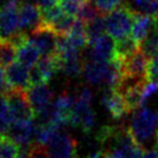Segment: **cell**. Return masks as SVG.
<instances>
[{
  "label": "cell",
  "instance_id": "cell-20",
  "mask_svg": "<svg viewBox=\"0 0 158 158\" xmlns=\"http://www.w3.org/2000/svg\"><path fill=\"white\" fill-rule=\"evenodd\" d=\"M87 31V38H88V45L91 46L99 37L105 35L106 32V22H105V15L101 14L92 21L87 23L85 27Z\"/></svg>",
  "mask_w": 158,
  "mask_h": 158
},
{
  "label": "cell",
  "instance_id": "cell-22",
  "mask_svg": "<svg viewBox=\"0 0 158 158\" xmlns=\"http://www.w3.org/2000/svg\"><path fill=\"white\" fill-rule=\"evenodd\" d=\"M123 5L135 15H154V0H123Z\"/></svg>",
  "mask_w": 158,
  "mask_h": 158
},
{
  "label": "cell",
  "instance_id": "cell-5",
  "mask_svg": "<svg viewBox=\"0 0 158 158\" xmlns=\"http://www.w3.org/2000/svg\"><path fill=\"white\" fill-rule=\"evenodd\" d=\"M9 106V114L13 123L34 120L35 112L31 107L27 90L10 88L5 94Z\"/></svg>",
  "mask_w": 158,
  "mask_h": 158
},
{
  "label": "cell",
  "instance_id": "cell-33",
  "mask_svg": "<svg viewBox=\"0 0 158 158\" xmlns=\"http://www.w3.org/2000/svg\"><path fill=\"white\" fill-rule=\"evenodd\" d=\"M87 158H103V155H102V151H96V152L91 154Z\"/></svg>",
  "mask_w": 158,
  "mask_h": 158
},
{
  "label": "cell",
  "instance_id": "cell-24",
  "mask_svg": "<svg viewBox=\"0 0 158 158\" xmlns=\"http://www.w3.org/2000/svg\"><path fill=\"white\" fill-rule=\"evenodd\" d=\"M16 60V48L10 42H0V68L6 69Z\"/></svg>",
  "mask_w": 158,
  "mask_h": 158
},
{
  "label": "cell",
  "instance_id": "cell-19",
  "mask_svg": "<svg viewBox=\"0 0 158 158\" xmlns=\"http://www.w3.org/2000/svg\"><path fill=\"white\" fill-rule=\"evenodd\" d=\"M140 50V43L133 38V36H127L121 40H115V57L123 59V61Z\"/></svg>",
  "mask_w": 158,
  "mask_h": 158
},
{
  "label": "cell",
  "instance_id": "cell-7",
  "mask_svg": "<svg viewBox=\"0 0 158 158\" xmlns=\"http://www.w3.org/2000/svg\"><path fill=\"white\" fill-rule=\"evenodd\" d=\"M28 38L40 50L42 56L54 57L58 53V35L45 24H40L28 34Z\"/></svg>",
  "mask_w": 158,
  "mask_h": 158
},
{
  "label": "cell",
  "instance_id": "cell-32",
  "mask_svg": "<svg viewBox=\"0 0 158 158\" xmlns=\"http://www.w3.org/2000/svg\"><path fill=\"white\" fill-rule=\"evenodd\" d=\"M142 158H158V155L155 150H148L147 152L143 154V157Z\"/></svg>",
  "mask_w": 158,
  "mask_h": 158
},
{
  "label": "cell",
  "instance_id": "cell-25",
  "mask_svg": "<svg viewBox=\"0 0 158 158\" xmlns=\"http://www.w3.org/2000/svg\"><path fill=\"white\" fill-rule=\"evenodd\" d=\"M99 9L97 8V6L95 5V2L92 0H87L84 5L82 6V8L80 9V12L77 13L76 18L83 21V22L88 23L90 21H92L94 19H96L98 15H101Z\"/></svg>",
  "mask_w": 158,
  "mask_h": 158
},
{
  "label": "cell",
  "instance_id": "cell-26",
  "mask_svg": "<svg viewBox=\"0 0 158 158\" xmlns=\"http://www.w3.org/2000/svg\"><path fill=\"white\" fill-rule=\"evenodd\" d=\"M85 1L87 0H59L58 5L60 6L64 13L72 16H76Z\"/></svg>",
  "mask_w": 158,
  "mask_h": 158
},
{
  "label": "cell",
  "instance_id": "cell-17",
  "mask_svg": "<svg viewBox=\"0 0 158 158\" xmlns=\"http://www.w3.org/2000/svg\"><path fill=\"white\" fill-rule=\"evenodd\" d=\"M87 23L76 19L74 26L69 31V34L66 35L67 40L70 46L77 50H82L88 45V38H87V31H85Z\"/></svg>",
  "mask_w": 158,
  "mask_h": 158
},
{
  "label": "cell",
  "instance_id": "cell-11",
  "mask_svg": "<svg viewBox=\"0 0 158 158\" xmlns=\"http://www.w3.org/2000/svg\"><path fill=\"white\" fill-rule=\"evenodd\" d=\"M5 77L10 88L13 89H27L30 87V68L14 61L5 69Z\"/></svg>",
  "mask_w": 158,
  "mask_h": 158
},
{
  "label": "cell",
  "instance_id": "cell-38",
  "mask_svg": "<svg viewBox=\"0 0 158 158\" xmlns=\"http://www.w3.org/2000/svg\"><path fill=\"white\" fill-rule=\"evenodd\" d=\"M157 136H158V134H157Z\"/></svg>",
  "mask_w": 158,
  "mask_h": 158
},
{
  "label": "cell",
  "instance_id": "cell-31",
  "mask_svg": "<svg viewBox=\"0 0 158 158\" xmlns=\"http://www.w3.org/2000/svg\"><path fill=\"white\" fill-rule=\"evenodd\" d=\"M37 6H40V9L48 8V7H51V6H54L59 2V0H34Z\"/></svg>",
  "mask_w": 158,
  "mask_h": 158
},
{
  "label": "cell",
  "instance_id": "cell-37",
  "mask_svg": "<svg viewBox=\"0 0 158 158\" xmlns=\"http://www.w3.org/2000/svg\"><path fill=\"white\" fill-rule=\"evenodd\" d=\"M157 134H158V131H157Z\"/></svg>",
  "mask_w": 158,
  "mask_h": 158
},
{
  "label": "cell",
  "instance_id": "cell-30",
  "mask_svg": "<svg viewBox=\"0 0 158 158\" xmlns=\"http://www.w3.org/2000/svg\"><path fill=\"white\" fill-rule=\"evenodd\" d=\"M149 81L158 82V53L150 59L149 62Z\"/></svg>",
  "mask_w": 158,
  "mask_h": 158
},
{
  "label": "cell",
  "instance_id": "cell-1",
  "mask_svg": "<svg viewBox=\"0 0 158 158\" xmlns=\"http://www.w3.org/2000/svg\"><path fill=\"white\" fill-rule=\"evenodd\" d=\"M94 94L89 87L81 89L76 96V102L69 114V126L81 128L85 134L92 131L96 121V113L92 109Z\"/></svg>",
  "mask_w": 158,
  "mask_h": 158
},
{
  "label": "cell",
  "instance_id": "cell-13",
  "mask_svg": "<svg viewBox=\"0 0 158 158\" xmlns=\"http://www.w3.org/2000/svg\"><path fill=\"white\" fill-rule=\"evenodd\" d=\"M27 95L31 104V107L36 114H38L48 106L52 104L53 92L48 88V84H38L32 85L27 89Z\"/></svg>",
  "mask_w": 158,
  "mask_h": 158
},
{
  "label": "cell",
  "instance_id": "cell-15",
  "mask_svg": "<svg viewBox=\"0 0 158 158\" xmlns=\"http://www.w3.org/2000/svg\"><path fill=\"white\" fill-rule=\"evenodd\" d=\"M109 62L87 59L83 66V76L90 84H104Z\"/></svg>",
  "mask_w": 158,
  "mask_h": 158
},
{
  "label": "cell",
  "instance_id": "cell-3",
  "mask_svg": "<svg viewBox=\"0 0 158 158\" xmlns=\"http://www.w3.org/2000/svg\"><path fill=\"white\" fill-rule=\"evenodd\" d=\"M135 18V14L123 4L118 8L105 14L106 31L115 40L127 37L132 34Z\"/></svg>",
  "mask_w": 158,
  "mask_h": 158
},
{
  "label": "cell",
  "instance_id": "cell-34",
  "mask_svg": "<svg viewBox=\"0 0 158 158\" xmlns=\"http://www.w3.org/2000/svg\"><path fill=\"white\" fill-rule=\"evenodd\" d=\"M154 16H158V0H154Z\"/></svg>",
  "mask_w": 158,
  "mask_h": 158
},
{
  "label": "cell",
  "instance_id": "cell-12",
  "mask_svg": "<svg viewBox=\"0 0 158 158\" xmlns=\"http://www.w3.org/2000/svg\"><path fill=\"white\" fill-rule=\"evenodd\" d=\"M115 57V40L110 35H103L90 46L88 59L109 62Z\"/></svg>",
  "mask_w": 158,
  "mask_h": 158
},
{
  "label": "cell",
  "instance_id": "cell-23",
  "mask_svg": "<svg viewBox=\"0 0 158 158\" xmlns=\"http://www.w3.org/2000/svg\"><path fill=\"white\" fill-rule=\"evenodd\" d=\"M21 152V145L8 135L0 136V158H18Z\"/></svg>",
  "mask_w": 158,
  "mask_h": 158
},
{
  "label": "cell",
  "instance_id": "cell-9",
  "mask_svg": "<svg viewBox=\"0 0 158 158\" xmlns=\"http://www.w3.org/2000/svg\"><path fill=\"white\" fill-rule=\"evenodd\" d=\"M101 103L113 120H120L127 112H129L123 94L117 89L106 88L102 94Z\"/></svg>",
  "mask_w": 158,
  "mask_h": 158
},
{
  "label": "cell",
  "instance_id": "cell-4",
  "mask_svg": "<svg viewBox=\"0 0 158 158\" xmlns=\"http://www.w3.org/2000/svg\"><path fill=\"white\" fill-rule=\"evenodd\" d=\"M20 0H8L0 6V42H13L20 35L21 24L19 15Z\"/></svg>",
  "mask_w": 158,
  "mask_h": 158
},
{
  "label": "cell",
  "instance_id": "cell-29",
  "mask_svg": "<svg viewBox=\"0 0 158 158\" xmlns=\"http://www.w3.org/2000/svg\"><path fill=\"white\" fill-rule=\"evenodd\" d=\"M158 92V82L148 81L143 87V105Z\"/></svg>",
  "mask_w": 158,
  "mask_h": 158
},
{
  "label": "cell",
  "instance_id": "cell-27",
  "mask_svg": "<svg viewBox=\"0 0 158 158\" xmlns=\"http://www.w3.org/2000/svg\"><path fill=\"white\" fill-rule=\"evenodd\" d=\"M102 14H107L123 4V0H92Z\"/></svg>",
  "mask_w": 158,
  "mask_h": 158
},
{
  "label": "cell",
  "instance_id": "cell-6",
  "mask_svg": "<svg viewBox=\"0 0 158 158\" xmlns=\"http://www.w3.org/2000/svg\"><path fill=\"white\" fill-rule=\"evenodd\" d=\"M50 158H76L77 141L69 133L58 129L45 145Z\"/></svg>",
  "mask_w": 158,
  "mask_h": 158
},
{
  "label": "cell",
  "instance_id": "cell-10",
  "mask_svg": "<svg viewBox=\"0 0 158 158\" xmlns=\"http://www.w3.org/2000/svg\"><path fill=\"white\" fill-rule=\"evenodd\" d=\"M19 15H20V24L21 31L24 34H29L37 27L43 24L42 19V9L40 6L30 2L20 1L19 5Z\"/></svg>",
  "mask_w": 158,
  "mask_h": 158
},
{
  "label": "cell",
  "instance_id": "cell-35",
  "mask_svg": "<svg viewBox=\"0 0 158 158\" xmlns=\"http://www.w3.org/2000/svg\"><path fill=\"white\" fill-rule=\"evenodd\" d=\"M18 158H30V155H29V152H26V151H22V152L20 154V156H19Z\"/></svg>",
  "mask_w": 158,
  "mask_h": 158
},
{
  "label": "cell",
  "instance_id": "cell-14",
  "mask_svg": "<svg viewBox=\"0 0 158 158\" xmlns=\"http://www.w3.org/2000/svg\"><path fill=\"white\" fill-rule=\"evenodd\" d=\"M35 134L34 120L12 123L7 135L21 147H30L32 136Z\"/></svg>",
  "mask_w": 158,
  "mask_h": 158
},
{
  "label": "cell",
  "instance_id": "cell-2",
  "mask_svg": "<svg viewBox=\"0 0 158 158\" xmlns=\"http://www.w3.org/2000/svg\"><path fill=\"white\" fill-rule=\"evenodd\" d=\"M134 140L140 145L144 147L158 131V113L143 106L133 114L131 125L128 126Z\"/></svg>",
  "mask_w": 158,
  "mask_h": 158
},
{
  "label": "cell",
  "instance_id": "cell-36",
  "mask_svg": "<svg viewBox=\"0 0 158 158\" xmlns=\"http://www.w3.org/2000/svg\"><path fill=\"white\" fill-rule=\"evenodd\" d=\"M155 151H156L158 155V136H157V141H156V143H155Z\"/></svg>",
  "mask_w": 158,
  "mask_h": 158
},
{
  "label": "cell",
  "instance_id": "cell-21",
  "mask_svg": "<svg viewBox=\"0 0 158 158\" xmlns=\"http://www.w3.org/2000/svg\"><path fill=\"white\" fill-rule=\"evenodd\" d=\"M75 16L68 15L66 13H62L58 19H56L52 23L48 24V28H51L57 35H62L66 36L69 34V31L72 30V28L75 23Z\"/></svg>",
  "mask_w": 158,
  "mask_h": 158
},
{
  "label": "cell",
  "instance_id": "cell-18",
  "mask_svg": "<svg viewBox=\"0 0 158 158\" xmlns=\"http://www.w3.org/2000/svg\"><path fill=\"white\" fill-rule=\"evenodd\" d=\"M152 23H154V15H136L132 36L134 40L140 43V45L150 34L152 29Z\"/></svg>",
  "mask_w": 158,
  "mask_h": 158
},
{
  "label": "cell",
  "instance_id": "cell-28",
  "mask_svg": "<svg viewBox=\"0 0 158 158\" xmlns=\"http://www.w3.org/2000/svg\"><path fill=\"white\" fill-rule=\"evenodd\" d=\"M28 152L30 155V158H50L46 148L38 143H31Z\"/></svg>",
  "mask_w": 158,
  "mask_h": 158
},
{
  "label": "cell",
  "instance_id": "cell-8",
  "mask_svg": "<svg viewBox=\"0 0 158 158\" xmlns=\"http://www.w3.org/2000/svg\"><path fill=\"white\" fill-rule=\"evenodd\" d=\"M149 62L150 59L140 48L123 61V75L133 79L149 81Z\"/></svg>",
  "mask_w": 158,
  "mask_h": 158
},
{
  "label": "cell",
  "instance_id": "cell-16",
  "mask_svg": "<svg viewBox=\"0 0 158 158\" xmlns=\"http://www.w3.org/2000/svg\"><path fill=\"white\" fill-rule=\"evenodd\" d=\"M40 59V50L31 43L29 38H27L21 44L16 46V61L24 65L28 68H32L35 65H37Z\"/></svg>",
  "mask_w": 158,
  "mask_h": 158
}]
</instances>
